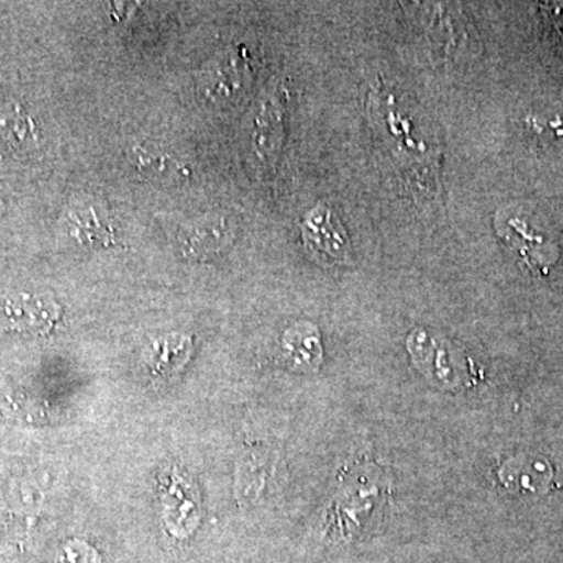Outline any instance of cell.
I'll use <instances>...</instances> for the list:
<instances>
[{
  "mask_svg": "<svg viewBox=\"0 0 563 563\" xmlns=\"http://www.w3.org/2000/svg\"><path fill=\"white\" fill-rule=\"evenodd\" d=\"M302 239L310 254L322 265H346L351 244L340 221L324 207H317L302 222Z\"/></svg>",
  "mask_w": 563,
  "mask_h": 563,
  "instance_id": "cell-1",
  "label": "cell"
},
{
  "mask_svg": "<svg viewBox=\"0 0 563 563\" xmlns=\"http://www.w3.org/2000/svg\"><path fill=\"white\" fill-rule=\"evenodd\" d=\"M57 317V306L46 299L27 295L0 298V329L7 331H49Z\"/></svg>",
  "mask_w": 563,
  "mask_h": 563,
  "instance_id": "cell-2",
  "label": "cell"
},
{
  "mask_svg": "<svg viewBox=\"0 0 563 563\" xmlns=\"http://www.w3.org/2000/svg\"><path fill=\"white\" fill-rule=\"evenodd\" d=\"M499 477L510 490L537 495L550 488L553 483V468L543 457L518 455L503 466Z\"/></svg>",
  "mask_w": 563,
  "mask_h": 563,
  "instance_id": "cell-3",
  "label": "cell"
},
{
  "mask_svg": "<svg viewBox=\"0 0 563 563\" xmlns=\"http://www.w3.org/2000/svg\"><path fill=\"white\" fill-rule=\"evenodd\" d=\"M285 351L298 368H317L321 362L320 336L312 328L296 325L285 335Z\"/></svg>",
  "mask_w": 563,
  "mask_h": 563,
  "instance_id": "cell-4",
  "label": "cell"
},
{
  "mask_svg": "<svg viewBox=\"0 0 563 563\" xmlns=\"http://www.w3.org/2000/svg\"><path fill=\"white\" fill-rule=\"evenodd\" d=\"M228 225L218 218V220H206L196 224L190 231L185 232L184 246L185 252L190 254H202V252H213L222 246L228 235Z\"/></svg>",
  "mask_w": 563,
  "mask_h": 563,
  "instance_id": "cell-5",
  "label": "cell"
},
{
  "mask_svg": "<svg viewBox=\"0 0 563 563\" xmlns=\"http://www.w3.org/2000/svg\"><path fill=\"white\" fill-rule=\"evenodd\" d=\"M0 131H2V135L13 146L21 147V150L33 146L36 141L35 122L25 111L20 109L7 111V113L2 114V118H0Z\"/></svg>",
  "mask_w": 563,
  "mask_h": 563,
  "instance_id": "cell-6",
  "label": "cell"
},
{
  "mask_svg": "<svg viewBox=\"0 0 563 563\" xmlns=\"http://www.w3.org/2000/svg\"><path fill=\"white\" fill-rule=\"evenodd\" d=\"M374 495H377V487H369L368 490L363 487L351 488L347 495L343 496L340 501V521L339 526L342 529V536L351 539L354 528V507H358V512L365 517L366 514L372 512Z\"/></svg>",
  "mask_w": 563,
  "mask_h": 563,
  "instance_id": "cell-7",
  "label": "cell"
},
{
  "mask_svg": "<svg viewBox=\"0 0 563 563\" xmlns=\"http://www.w3.org/2000/svg\"><path fill=\"white\" fill-rule=\"evenodd\" d=\"M73 231L77 239L90 244H110L113 243V232L109 225L101 221L95 209L76 211L70 218Z\"/></svg>",
  "mask_w": 563,
  "mask_h": 563,
  "instance_id": "cell-8",
  "label": "cell"
},
{
  "mask_svg": "<svg viewBox=\"0 0 563 563\" xmlns=\"http://www.w3.org/2000/svg\"><path fill=\"white\" fill-rule=\"evenodd\" d=\"M550 13L555 27H558L563 38V3H551Z\"/></svg>",
  "mask_w": 563,
  "mask_h": 563,
  "instance_id": "cell-9",
  "label": "cell"
}]
</instances>
